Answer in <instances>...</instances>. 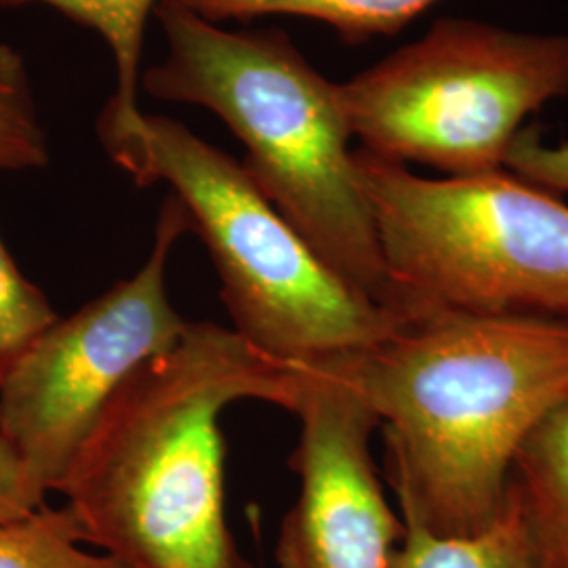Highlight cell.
<instances>
[{
	"instance_id": "5bb4252c",
	"label": "cell",
	"mask_w": 568,
	"mask_h": 568,
	"mask_svg": "<svg viewBox=\"0 0 568 568\" xmlns=\"http://www.w3.org/2000/svg\"><path fill=\"white\" fill-rule=\"evenodd\" d=\"M47 164L49 143L26 61L0 42V171H32Z\"/></svg>"
},
{
	"instance_id": "4fadbf2b",
	"label": "cell",
	"mask_w": 568,
	"mask_h": 568,
	"mask_svg": "<svg viewBox=\"0 0 568 568\" xmlns=\"http://www.w3.org/2000/svg\"><path fill=\"white\" fill-rule=\"evenodd\" d=\"M0 568H124L108 554L84 548L72 511L41 506L0 525Z\"/></svg>"
},
{
	"instance_id": "ba28073f",
	"label": "cell",
	"mask_w": 568,
	"mask_h": 568,
	"mask_svg": "<svg viewBox=\"0 0 568 568\" xmlns=\"http://www.w3.org/2000/svg\"><path fill=\"white\" fill-rule=\"evenodd\" d=\"M288 365L286 410L302 422L291 466L302 488L281 525L276 567L392 568L405 523L373 462L375 410L337 356Z\"/></svg>"
},
{
	"instance_id": "2e32d148",
	"label": "cell",
	"mask_w": 568,
	"mask_h": 568,
	"mask_svg": "<svg viewBox=\"0 0 568 568\" xmlns=\"http://www.w3.org/2000/svg\"><path fill=\"white\" fill-rule=\"evenodd\" d=\"M506 169L548 192H568V142L549 145L537 126H525L509 150Z\"/></svg>"
},
{
	"instance_id": "9c48e42d",
	"label": "cell",
	"mask_w": 568,
	"mask_h": 568,
	"mask_svg": "<svg viewBox=\"0 0 568 568\" xmlns=\"http://www.w3.org/2000/svg\"><path fill=\"white\" fill-rule=\"evenodd\" d=\"M511 487L541 568H568V398L518 450Z\"/></svg>"
},
{
	"instance_id": "52a82bcc",
	"label": "cell",
	"mask_w": 568,
	"mask_h": 568,
	"mask_svg": "<svg viewBox=\"0 0 568 568\" xmlns=\"http://www.w3.org/2000/svg\"><path fill=\"white\" fill-rule=\"evenodd\" d=\"M190 230L183 204L169 194L145 264L58 318L2 382L0 438L42 495L60 488L119 389L182 339L190 323L166 295V262Z\"/></svg>"
},
{
	"instance_id": "7c38bea8",
	"label": "cell",
	"mask_w": 568,
	"mask_h": 568,
	"mask_svg": "<svg viewBox=\"0 0 568 568\" xmlns=\"http://www.w3.org/2000/svg\"><path fill=\"white\" fill-rule=\"evenodd\" d=\"M403 523L392 568H541L511 478L504 511L478 535L436 537L408 518Z\"/></svg>"
},
{
	"instance_id": "5b68a950",
	"label": "cell",
	"mask_w": 568,
	"mask_h": 568,
	"mask_svg": "<svg viewBox=\"0 0 568 568\" xmlns=\"http://www.w3.org/2000/svg\"><path fill=\"white\" fill-rule=\"evenodd\" d=\"M403 318L432 312L539 314L568 321V204L508 169L422 178L356 150Z\"/></svg>"
},
{
	"instance_id": "e0dca14e",
	"label": "cell",
	"mask_w": 568,
	"mask_h": 568,
	"mask_svg": "<svg viewBox=\"0 0 568 568\" xmlns=\"http://www.w3.org/2000/svg\"><path fill=\"white\" fill-rule=\"evenodd\" d=\"M47 504V495L32 485L16 453L0 438V525L13 523Z\"/></svg>"
},
{
	"instance_id": "8fae6325",
	"label": "cell",
	"mask_w": 568,
	"mask_h": 568,
	"mask_svg": "<svg viewBox=\"0 0 568 568\" xmlns=\"http://www.w3.org/2000/svg\"><path fill=\"white\" fill-rule=\"evenodd\" d=\"M23 4H47L102 37L116 65V91L105 103L98 124H138L143 116L138 105V91L142 82L140 65L145 21L154 13L159 0H0V7Z\"/></svg>"
},
{
	"instance_id": "30bf717a",
	"label": "cell",
	"mask_w": 568,
	"mask_h": 568,
	"mask_svg": "<svg viewBox=\"0 0 568 568\" xmlns=\"http://www.w3.org/2000/svg\"><path fill=\"white\" fill-rule=\"evenodd\" d=\"M204 20L248 21L265 16H293L323 21L344 41L363 42L398 34L440 0H180Z\"/></svg>"
},
{
	"instance_id": "7a4b0ae2",
	"label": "cell",
	"mask_w": 568,
	"mask_h": 568,
	"mask_svg": "<svg viewBox=\"0 0 568 568\" xmlns=\"http://www.w3.org/2000/svg\"><path fill=\"white\" fill-rule=\"evenodd\" d=\"M288 396L291 365L234 328L190 323L103 408L58 488L84 544L124 568H257L225 518L220 415Z\"/></svg>"
},
{
	"instance_id": "6da1fadb",
	"label": "cell",
	"mask_w": 568,
	"mask_h": 568,
	"mask_svg": "<svg viewBox=\"0 0 568 568\" xmlns=\"http://www.w3.org/2000/svg\"><path fill=\"white\" fill-rule=\"evenodd\" d=\"M337 361L384 426L403 518L471 537L499 518L518 450L568 398V321L432 312Z\"/></svg>"
},
{
	"instance_id": "277c9868",
	"label": "cell",
	"mask_w": 568,
	"mask_h": 568,
	"mask_svg": "<svg viewBox=\"0 0 568 568\" xmlns=\"http://www.w3.org/2000/svg\"><path fill=\"white\" fill-rule=\"evenodd\" d=\"M108 156L142 187L166 183L222 281L244 342L281 363H310L384 342L403 318L345 283L284 220L243 163L185 124L143 114L98 124Z\"/></svg>"
},
{
	"instance_id": "9a60e30c",
	"label": "cell",
	"mask_w": 568,
	"mask_h": 568,
	"mask_svg": "<svg viewBox=\"0 0 568 568\" xmlns=\"http://www.w3.org/2000/svg\"><path fill=\"white\" fill-rule=\"evenodd\" d=\"M58 318L41 288L21 274L0 236V386Z\"/></svg>"
},
{
	"instance_id": "3957f363",
	"label": "cell",
	"mask_w": 568,
	"mask_h": 568,
	"mask_svg": "<svg viewBox=\"0 0 568 568\" xmlns=\"http://www.w3.org/2000/svg\"><path fill=\"white\" fill-rule=\"evenodd\" d=\"M154 16L169 51L143 89L217 114L246 148L244 171L265 199L345 283L392 310L339 82L281 30H224L180 0H159Z\"/></svg>"
},
{
	"instance_id": "8992f818",
	"label": "cell",
	"mask_w": 568,
	"mask_h": 568,
	"mask_svg": "<svg viewBox=\"0 0 568 568\" xmlns=\"http://www.w3.org/2000/svg\"><path fill=\"white\" fill-rule=\"evenodd\" d=\"M361 150L447 178L504 171L528 116L568 95V34L445 18L339 82Z\"/></svg>"
}]
</instances>
